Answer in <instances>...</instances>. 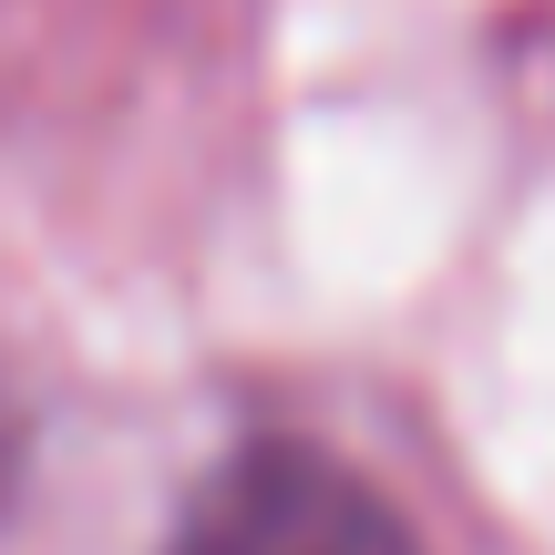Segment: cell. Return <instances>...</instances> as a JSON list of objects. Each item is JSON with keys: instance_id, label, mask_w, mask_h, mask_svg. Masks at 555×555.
Listing matches in <instances>:
<instances>
[{"instance_id": "obj_1", "label": "cell", "mask_w": 555, "mask_h": 555, "mask_svg": "<svg viewBox=\"0 0 555 555\" xmlns=\"http://www.w3.org/2000/svg\"><path fill=\"white\" fill-rule=\"evenodd\" d=\"M165 555H422V535L339 453L258 433L185 494Z\"/></svg>"}, {"instance_id": "obj_2", "label": "cell", "mask_w": 555, "mask_h": 555, "mask_svg": "<svg viewBox=\"0 0 555 555\" xmlns=\"http://www.w3.org/2000/svg\"><path fill=\"white\" fill-rule=\"evenodd\" d=\"M11 474H21V412H11V391H0V494H11Z\"/></svg>"}]
</instances>
